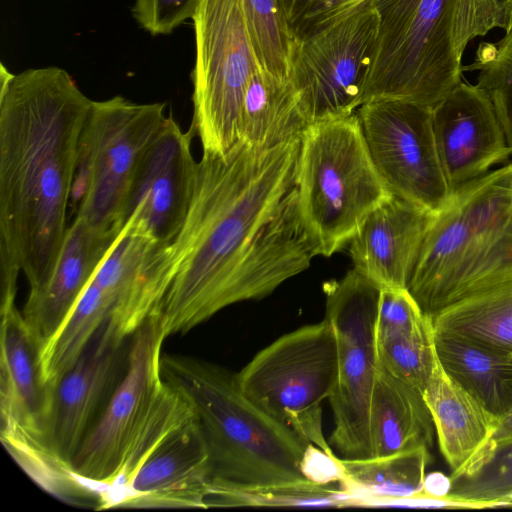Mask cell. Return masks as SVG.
Instances as JSON below:
<instances>
[{"label":"cell","mask_w":512,"mask_h":512,"mask_svg":"<svg viewBox=\"0 0 512 512\" xmlns=\"http://www.w3.org/2000/svg\"><path fill=\"white\" fill-rule=\"evenodd\" d=\"M300 139L270 149L239 140L224 155L203 154L184 223L165 248L158 314L166 337L309 268L316 254L295 189Z\"/></svg>","instance_id":"6da1fadb"},{"label":"cell","mask_w":512,"mask_h":512,"mask_svg":"<svg viewBox=\"0 0 512 512\" xmlns=\"http://www.w3.org/2000/svg\"><path fill=\"white\" fill-rule=\"evenodd\" d=\"M92 103L62 68L11 74L1 65L0 258L15 264L30 288L60 253Z\"/></svg>","instance_id":"7a4b0ae2"},{"label":"cell","mask_w":512,"mask_h":512,"mask_svg":"<svg viewBox=\"0 0 512 512\" xmlns=\"http://www.w3.org/2000/svg\"><path fill=\"white\" fill-rule=\"evenodd\" d=\"M378 34L362 104L395 99L434 107L461 81L471 40L512 24V0H375Z\"/></svg>","instance_id":"3957f363"},{"label":"cell","mask_w":512,"mask_h":512,"mask_svg":"<svg viewBox=\"0 0 512 512\" xmlns=\"http://www.w3.org/2000/svg\"><path fill=\"white\" fill-rule=\"evenodd\" d=\"M512 284V163L454 190L434 212L408 291L429 318Z\"/></svg>","instance_id":"277c9868"},{"label":"cell","mask_w":512,"mask_h":512,"mask_svg":"<svg viewBox=\"0 0 512 512\" xmlns=\"http://www.w3.org/2000/svg\"><path fill=\"white\" fill-rule=\"evenodd\" d=\"M161 376L194 411L213 482L253 488L308 481L300 462L309 442L252 403L236 373L193 357L162 355Z\"/></svg>","instance_id":"5b68a950"},{"label":"cell","mask_w":512,"mask_h":512,"mask_svg":"<svg viewBox=\"0 0 512 512\" xmlns=\"http://www.w3.org/2000/svg\"><path fill=\"white\" fill-rule=\"evenodd\" d=\"M297 205L316 256L347 247L366 217L391 196L378 173L357 112L311 124L300 139Z\"/></svg>","instance_id":"8992f818"},{"label":"cell","mask_w":512,"mask_h":512,"mask_svg":"<svg viewBox=\"0 0 512 512\" xmlns=\"http://www.w3.org/2000/svg\"><path fill=\"white\" fill-rule=\"evenodd\" d=\"M163 103L138 104L122 96L93 101L84 123L71 199L75 217L122 230L139 166L168 116Z\"/></svg>","instance_id":"52a82bcc"},{"label":"cell","mask_w":512,"mask_h":512,"mask_svg":"<svg viewBox=\"0 0 512 512\" xmlns=\"http://www.w3.org/2000/svg\"><path fill=\"white\" fill-rule=\"evenodd\" d=\"M236 380L257 407L334 454L322 428L321 404L337 381V342L327 319L277 338L236 373Z\"/></svg>","instance_id":"ba28073f"},{"label":"cell","mask_w":512,"mask_h":512,"mask_svg":"<svg viewBox=\"0 0 512 512\" xmlns=\"http://www.w3.org/2000/svg\"><path fill=\"white\" fill-rule=\"evenodd\" d=\"M192 20L196 60L191 127L203 154L221 156L239 141L245 93L261 69L241 0H200Z\"/></svg>","instance_id":"9c48e42d"},{"label":"cell","mask_w":512,"mask_h":512,"mask_svg":"<svg viewBox=\"0 0 512 512\" xmlns=\"http://www.w3.org/2000/svg\"><path fill=\"white\" fill-rule=\"evenodd\" d=\"M325 319L337 342V381L329 398L330 442L342 458L371 457L370 403L378 369L376 322L381 286L356 269L323 283Z\"/></svg>","instance_id":"30bf717a"},{"label":"cell","mask_w":512,"mask_h":512,"mask_svg":"<svg viewBox=\"0 0 512 512\" xmlns=\"http://www.w3.org/2000/svg\"><path fill=\"white\" fill-rule=\"evenodd\" d=\"M379 27L375 0L297 42L290 80L311 124L350 116L362 105Z\"/></svg>","instance_id":"8fae6325"},{"label":"cell","mask_w":512,"mask_h":512,"mask_svg":"<svg viewBox=\"0 0 512 512\" xmlns=\"http://www.w3.org/2000/svg\"><path fill=\"white\" fill-rule=\"evenodd\" d=\"M1 440L37 482L61 468L50 447L53 392L43 379L41 346L15 304L0 307Z\"/></svg>","instance_id":"7c38bea8"},{"label":"cell","mask_w":512,"mask_h":512,"mask_svg":"<svg viewBox=\"0 0 512 512\" xmlns=\"http://www.w3.org/2000/svg\"><path fill=\"white\" fill-rule=\"evenodd\" d=\"M165 338L158 313L130 337L125 373L72 458V476L96 500L114 477L164 382Z\"/></svg>","instance_id":"4fadbf2b"},{"label":"cell","mask_w":512,"mask_h":512,"mask_svg":"<svg viewBox=\"0 0 512 512\" xmlns=\"http://www.w3.org/2000/svg\"><path fill=\"white\" fill-rule=\"evenodd\" d=\"M373 163L391 195L431 212L451 190L432 127V108L395 99L363 103L357 110Z\"/></svg>","instance_id":"5bb4252c"},{"label":"cell","mask_w":512,"mask_h":512,"mask_svg":"<svg viewBox=\"0 0 512 512\" xmlns=\"http://www.w3.org/2000/svg\"><path fill=\"white\" fill-rule=\"evenodd\" d=\"M191 127L183 132L167 117L149 146L133 181L124 212L131 222L160 243H170L181 229L195 187L197 165Z\"/></svg>","instance_id":"9a60e30c"},{"label":"cell","mask_w":512,"mask_h":512,"mask_svg":"<svg viewBox=\"0 0 512 512\" xmlns=\"http://www.w3.org/2000/svg\"><path fill=\"white\" fill-rule=\"evenodd\" d=\"M432 127L451 193L512 155L494 105L477 84L461 80L432 107Z\"/></svg>","instance_id":"2e32d148"},{"label":"cell","mask_w":512,"mask_h":512,"mask_svg":"<svg viewBox=\"0 0 512 512\" xmlns=\"http://www.w3.org/2000/svg\"><path fill=\"white\" fill-rule=\"evenodd\" d=\"M126 340L108 318L54 388L50 447L69 472L73 456L97 420L107 395L114 390L128 354Z\"/></svg>","instance_id":"e0dca14e"},{"label":"cell","mask_w":512,"mask_h":512,"mask_svg":"<svg viewBox=\"0 0 512 512\" xmlns=\"http://www.w3.org/2000/svg\"><path fill=\"white\" fill-rule=\"evenodd\" d=\"M211 481L207 446L194 417L153 450L111 508H208Z\"/></svg>","instance_id":"ac0fdd59"},{"label":"cell","mask_w":512,"mask_h":512,"mask_svg":"<svg viewBox=\"0 0 512 512\" xmlns=\"http://www.w3.org/2000/svg\"><path fill=\"white\" fill-rule=\"evenodd\" d=\"M121 231L74 217L52 271L29 289L22 312L41 348L71 313Z\"/></svg>","instance_id":"d6986e66"},{"label":"cell","mask_w":512,"mask_h":512,"mask_svg":"<svg viewBox=\"0 0 512 512\" xmlns=\"http://www.w3.org/2000/svg\"><path fill=\"white\" fill-rule=\"evenodd\" d=\"M433 214L391 195L348 243L353 268L382 288L407 289Z\"/></svg>","instance_id":"ffe728a7"},{"label":"cell","mask_w":512,"mask_h":512,"mask_svg":"<svg viewBox=\"0 0 512 512\" xmlns=\"http://www.w3.org/2000/svg\"><path fill=\"white\" fill-rule=\"evenodd\" d=\"M162 245L126 222L92 277L113 298L110 320L123 338L134 334L152 311L155 294L152 262Z\"/></svg>","instance_id":"44dd1931"},{"label":"cell","mask_w":512,"mask_h":512,"mask_svg":"<svg viewBox=\"0 0 512 512\" xmlns=\"http://www.w3.org/2000/svg\"><path fill=\"white\" fill-rule=\"evenodd\" d=\"M422 395L452 473L466 468L490 443L499 419L454 380L439 359Z\"/></svg>","instance_id":"7402d4cb"},{"label":"cell","mask_w":512,"mask_h":512,"mask_svg":"<svg viewBox=\"0 0 512 512\" xmlns=\"http://www.w3.org/2000/svg\"><path fill=\"white\" fill-rule=\"evenodd\" d=\"M369 427L371 457L430 449L433 445L434 423L422 393L379 367Z\"/></svg>","instance_id":"603a6c76"},{"label":"cell","mask_w":512,"mask_h":512,"mask_svg":"<svg viewBox=\"0 0 512 512\" xmlns=\"http://www.w3.org/2000/svg\"><path fill=\"white\" fill-rule=\"evenodd\" d=\"M434 345L443 369L488 412L500 421L512 409L511 350L435 332Z\"/></svg>","instance_id":"cb8c5ba5"},{"label":"cell","mask_w":512,"mask_h":512,"mask_svg":"<svg viewBox=\"0 0 512 512\" xmlns=\"http://www.w3.org/2000/svg\"><path fill=\"white\" fill-rule=\"evenodd\" d=\"M310 126L292 81L258 70L242 105L239 140L270 149L300 139Z\"/></svg>","instance_id":"d4e9b609"},{"label":"cell","mask_w":512,"mask_h":512,"mask_svg":"<svg viewBox=\"0 0 512 512\" xmlns=\"http://www.w3.org/2000/svg\"><path fill=\"white\" fill-rule=\"evenodd\" d=\"M341 460L346 477L339 486L356 497L360 506L401 505L421 495L431 455L428 448H418L384 457Z\"/></svg>","instance_id":"484cf974"},{"label":"cell","mask_w":512,"mask_h":512,"mask_svg":"<svg viewBox=\"0 0 512 512\" xmlns=\"http://www.w3.org/2000/svg\"><path fill=\"white\" fill-rule=\"evenodd\" d=\"M113 298L92 279L55 334L43 345L40 364L45 383L55 388L78 361L93 335L111 316Z\"/></svg>","instance_id":"4316f807"},{"label":"cell","mask_w":512,"mask_h":512,"mask_svg":"<svg viewBox=\"0 0 512 512\" xmlns=\"http://www.w3.org/2000/svg\"><path fill=\"white\" fill-rule=\"evenodd\" d=\"M195 417L188 400L163 382L144 422L128 446L122 462L109 484L99 493L97 509L111 508L144 460L173 432Z\"/></svg>","instance_id":"83f0119b"},{"label":"cell","mask_w":512,"mask_h":512,"mask_svg":"<svg viewBox=\"0 0 512 512\" xmlns=\"http://www.w3.org/2000/svg\"><path fill=\"white\" fill-rule=\"evenodd\" d=\"M431 320L435 333L512 351V284L454 304Z\"/></svg>","instance_id":"f1b7e54d"},{"label":"cell","mask_w":512,"mask_h":512,"mask_svg":"<svg viewBox=\"0 0 512 512\" xmlns=\"http://www.w3.org/2000/svg\"><path fill=\"white\" fill-rule=\"evenodd\" d=\"M206 503L207 507H359L358 500L342 488L334 489L330 484L319 485L310 481L253 488L212 481Z\"/></svg>","instance_id":"f546056e"},{"label":"cell","mask_w":512,"mask_h":512,"mask_svg":"<svg viewBox=\"0 0 512 512\" xmlns=\"http://www.w3.org/2000/svg\"><path fill=\"white\" fill-rule=\"evenodd\" d=\"M447 499L484 508L512 505V440L489 444L466 468L451 473Z\"/></svg>","instance_id":"4dcf8cb0"},{"label":"cell","mask_w":512,"mask_h":512,"mask_svg":"<svg viewBox=\"0 0 512 512\" xmlns=\"http://www.w3.org/2000/svg\"><path fill=\"white\" fill-rule=\"evenodd\" d=\"M259 68L289 79L297 41L286 23L279 0H241Z\"/></svg>","instance_id":"1f68e13d"},{"label":"cell","mask_w":512,"mask_h":512,"mask_svg":"<svg viewBox=\"0 0 512 512\" xmlns=\"http://www.w3.org/2000/svg\"><path fill=\"white\" fill-rule=\"evenodd\" d=\"M378 367L421 393L438 362L432 320L424 327L376 339Z\"/></svg>","instance_id":"d6a6232c"},{"label":"cell","mask_w":512,"mask_h":512,"mask_svg":"<svg viewBox=\"0 0 512 512\" xmlns=\"http://www.w3.org/2000/svg\"><path fill=\"white\" fill-rule=\"evenodd\" d=\"M463 71L477 72V85L488 94L512 151V24L496 42L479 44Z\"/></svg>","instance_id":"836d02e7"},{"label":"cell","mask_w":512,"mask_h":512,"mask_svg":"<svg viewBox=\"0 0 512 512\" xmlns=\"http://www.w3.org/2000/svg\"><path fill=\"white\" fill-rule=\"evenodd\" d=\"M363 0H279L288 28L298 42L332 25Z\"/></svg>","instance_id":"e575fe53"},{"label":"cell","mask_w":512,"mask_h":512,"mask_svg":"<svg viewBox=\"0 0 512 512\" xmlns=\"http://www.w3.org/2000/svg\"><path fill=\"white\" fill-rule=\"evenodd\" d=\"M426 316L406 288L381 287L378 303L376 339L411 332L427 325Z\"/></svg>","instance_id":"d590c367"},{"label":"cell","mask_w":512,"mask_h":512,"mask_svg":"<svg viewBox=\"0 0 512 512\" xmlns=\"http://www.w3.org/2000/svg\"><path fill=\"white\" fill-rule=\"evenodd\" d=\"M200 0H135L132 13L138 24L152 35L171 33L192 19Z\"/></svg>","instance_id":"8d00e7d4"},{"label":"cell","mask_w":512,"mask_h":512,"mask_svg":"<svg viewBox=\"0 0 512 512\" xmlns=\"http://www.w3.org/2000/svg\"><path fill=\"white\" fill-rule=\"evenodd\" d=\"M300 470L306 480L319 485L340 484L346 477L341 458L312 443L304 451Z\"/></svg>","instance_id":"74e56055"},{"label":"cell","mask_w":512,"mask_h":512,"mask_svg":"<svg viewBox=\"0 0 512 512\" xmlns=\"http://www.w3.org/2000/svg\"><path fill=\"white\" fill-rule=\"evenodd\" d=\"M451 489V479L441 472L425 476L422 493L418 498L447 499Z\"/></svg>","instance_id":"f35d334b"},{"label":"cell","mask_w":512,"mask_h":512,"mask_svg":"<svg viewBox=\"0 0 512 512\" xmlns=\"http://www.w3.org/2000/svg\"><path fill=\"white\" fill-rule=\"evenodd\" d=\"M508 440H512V409L500 419L496 432L489 444Z\"/></svg>","instance_id":"ab89813d"}]
</instances>
